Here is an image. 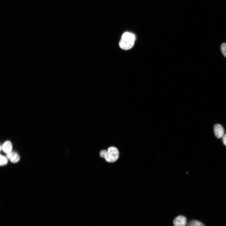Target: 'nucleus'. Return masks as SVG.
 I'll use <instances>...</instances> for the list:
<instances>
[{"label":"nucleus","mask_w":226,"mask_h":226,"mask_svg":"<svg viewBox=\"0 0 226 226\" xmlns=\"http://www.w3.org/2000/svg\"><path fill=\"white\" fill-rule=\"evenodd\" d=\"M135 40L136 36L133 33L126 32L122 35L119 42V46L124 50H129L133 46Z\"/></svg>","instance_id":"1"},{"label":"nucleus","mask_w":226,"mask_h":226,"mask_svg":"<svg viewBox=\"0 0 226 226\" xmlns=\"http://www.w3.org/2000/svg\"><path fill=\"white\" fill-rule=\"evenodd\" d=\"M119 157V152L117 149L115 147H111L108 148L104 158L107 162L113 163L116 161Z\"/></svg>","instance_id":"2"},{"label":"nucleus","mask_w":226,"mask_h":226,"mask_svg":"<svg viewBox=\"0 0 226 226\" xmlns=\"http://www.w3.org/2000/svg\"><path fill=\"white\" fill-rule=\"evenodd\" d=\"M214 131L215 136L218 138L222 137L224 134V130L223 127L219 124H216L214 126Z\"/></svg>","instance_id":"3"},{"label":"nucleus","mask_w":226,"mask_h":226,"mask_svg":"<svg viewBox=\"0 0 226 226\" xmlns=\"http://www.w3.org/2000/svg\"><path fill=\"white\" fill-rule=\"evenodd\" d=\"M187 223L186 218L183 216H177L174 220L173 223L174 226H186Z\"/></svg>","instance_id":"4"},{"label":"nucleus","mask_w":226,"mask_h":226,"mask_svg":"<svg viewBox=\"0 0 226 226\" xmlns=\"http://www.w3.org/2000/svg\"><path fill=\"white\" fill-rule=\"evenodd\" d=\"M7 158L13 163L18 162L20 159V157L18 154L15 152H11L7 154Z\"/></svg>","instance_id":"5"},{"label":"nucleus","mask_w":226,"mask_h":226,"mask_svg":"<svg viewBox=\"0 0 226 226\" xmlns=\"http://www.w3.org/2000/svg\"><path fill=\"white\" fill-rule=\"evenodd\" d=\"M1 149L4 153L7 154L12 152V146L11 143L9 141H5L3 144Z\"/></svg>","instance_id":"6"},{"label":"nucleus","mask_w":226,"mask_h":226,"mask_svg":"<svg viewBox=\"0 0 226 226\" xmlns=\"http://www.w3.org/2000/svg\"><path fill=\"white\" fill-rule=\"evenodd\" d=\"M187 226H205L201 222L196 220H192L190 221Z\"/></svg>","instance_id":"7"},{"label":"nucleus","mask_w":226,"mask_h":226,"mask_svg":"<svg viewBox=\"0 0 226 226\" xmlns=\"http://www.w3.org/2000/svg\"><path fill=\"white\" fill-rule=\"evenodd\" d=\"M8 162L7 158L0 154V166L6 164Z\"/></svg>","instance_id":"8"},{"label":"nucleus","mask_w":226,"mask_h":226,"mask_svg":"<svg viewBox=\"0 0 226 226\" xmlns=\"http://www.w3.org/2000/svg\"><path fill=\"white\" fill-rule=\"evenodd\" d=\"M221 50L223 56L226 57V43H223L222 44Z\"/></svg>","instance_id":"9"},{"label":"nucleus","mask_w":226,"mask_h":226,"mask_svg":"<svg viewBox=\"0 0 226 226\" xmlns=\"http://www.w3.org/2000/svg\"><path fill=\"white\" fill-rule=\"evenodd\" d=\"M107 153V151L105 150H103L100 152V155L102 158H104Z\"/></svg>","instance_id":"10"},{"label":"nucleus","mask_w":226,"mask_h":226,"mask_svg":"<svg viewBox=\"0 0 226 226\" xmlns=\"http://www.w3.org/2000/svg\"><path fill=\"white\" fill-rule=\"evenodd\" d=\"M222 137L223 142V144L226 146V134H224Z\"/></svg>","instance_id":"11"},{"label":"nucleus","mask_w":226,"mask_h":226,"mask_svg":"<svg viewBox=\"0 0 226 226\" xmlns=\"http://www.w3.org/2000/svg\"><path fill=\"white\" fill-rule=\"evenodd\" d=\"M1 146H0V151L1 150Z\"/></svg>","instance_id":"12"}]
</instances>
